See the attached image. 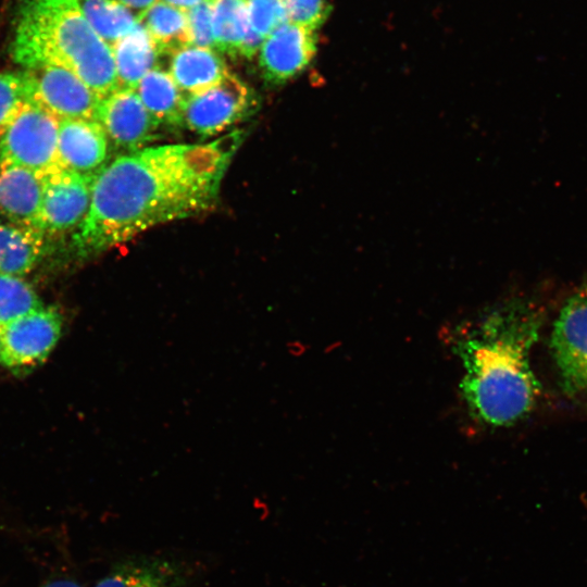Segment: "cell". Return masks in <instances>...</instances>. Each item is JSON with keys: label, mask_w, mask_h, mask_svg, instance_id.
<instances>
[{"label": "cell", "mask_w": 587, "mask_h": 587, "mask_svg": "<svg viewBox=\"0 0 587 587\" xmlns=\"http://www.w3.org/2000/svg\"><path fill=\"white\" fill-rule=\"evenodd\" d=\"M27 101L29 99L24 71L0 72V134Z\"/></svg>", "instance_id": "cell-23"}, {"label": "cell", "mask_w": 587, "mask_h": 587, "mask_svg": "<svg viewBox=\"0 0 587 587\" xmlns=\"http://www.w3.org/2000/svg\"><path fill=\"white\" fill-rule=\"evenodd\" d=\"M10 48L26 70L64 68L101 97L118 88L111 46L92 29L79 0H18Z\"/></svg>", "instance_id": "cell-3"}, {"label": "cell", "mask_w": 587, "mask_h": 587, "mask_svg": "<svg viewBox=\"0 0 587 587\" xmlns=\"http://www.w3.org/2000/svg\"><path fill=\"white\" fill-rule=\"evenodd\" d=\"M203 571L183 555L133 554L113 563L95 587H196Z\"/></svg>", "instance_id": "cell-9"}, {"label": "cell", "mask_w": 587, "mask_h": 587, "mask_svg": "<svg viewBox=\"0 0 587 587\" xmlns=\"http://www.w3.org/2000/svg\"><path fill=\"white\" fill-rule=\"evenodd\" d=\"M541 320L532 303L511 299L479 310L448 333L461 369V403L473 424L510 426L533 409L538 383L529 361Z\"/></svg>", "instance_id": "cell-2"}, {"label": "cell", "mask_w": 587, "mask_h": 587, "mask_svg": "<svg viewBox=\"0 0 587 587\" xmlns=\"http://www.w3.org/2000/svg\"><path fill=\"white\" fill-rule=\"evenodd\" d=\"M317 50L315 30L285 23L268 35L259 50V67L263 78L280 85L302 73Z\"/></svg>", "instance_id": "cell-12"}, {"label": "cell", "mask_w": 587, "mask_h": 587, "mask_svg": "<svg viewBox=\"0 0 587 587\" xmlns=\"http://www.w3.org/2000/svg\"><path fill=\"white\" fill-rule=\"evenodd\" d=\"M59 118L27 101L0 134V164L28 168L43 176L64 170L58 153Z\"/></svg>", "instance_id": "cell-4"}, {"label": "cell", "mask_w": 587, "mask_h": 587, "mask_svg": "<svg viewBox=\"0 0 587 587\" xmlns=\"http://www.w3.org/2000/svg\"><path fill=\"white\" fill-rule=\"evenodd\" d=\"M190 45L215 49L212 0H203L186 11Z\"/></svg>", "instance_id": "cell-25"}, {"label": "cell", "mask_w": 587, "mask_h": 587, "mask_svg": "<svg viewBox=\"0 0 587 587\" xmlns=\"http://www.w3.org/2000/svg\"><path fill=\"white\" fill-rule=\"evenodd\" d=\"M228 72L218 51L191 45L172 54L168 71L185 96L199 93L217 85Z\"/></svg>", "instance_id": "cell-15"}, {"label": "cell", "mask_w": 587, "mask_h": 587, "mask_svg": "<svg viewBox=\"0 0 587 587\" xmlns=\"http://www.w3.org/2000/svg\"><path fill=\"white\" fill-rule=\"evenodd\" d=\"M28 99L59 120H96L102 99L73 73L55 66L24 70Z\"/></svg>", "instance_id": "cell-8"}, {"label": "cell", "mask_w": 587, "mask_h": 587, "mask_svg": "<svg viewBox=\"0 0 587 587\" xmlns=\"http://www.w3.org/2000/svg\"><path fill=\"white\" fill-rule=\"evenodd\" d=\"M110 140L96 120H59L58 153L64 170L95 175L105 164Z\"/></svg>", "instance_id": "cell-13"}, {"label": "cell", "mask_w": 587, "mask_h": 587, "mask_svg": "<svg viewBox=\"0 0 587 587\" xmlns=\"http://www.w3.org/2000/svg\"><path fill=\"white\" fill-rule=\"evenodd\" d=\"M183 11H187L193 5L202 2L203 0H163Z\"/></svg>", "instance_id": "cell-29"}, {"label": "cell", "mask_w": 587, "mask_h": 587, "mask_svg": "<svg viewBox=\"0 0 587 587\" xmlns=\"http://www.w3.org/2000/svg\"><path fill=\"white\" fill-rule=\"evenodd\" d=\"M128 9H130L135 14L140 16L148 8H150L158 0H120Z\"/></svg>", "instance_id": "cell-27"}, {"label": "cell", "mask_w": 587, "mask_h": 587, "mask_svg": "<svg viewBox=\"0 0 587 587\" xmlns=\"http://www.w3.org/2000/svg\"><path fill=\"white\" fill-rule=\"evenodd\" d=\"M43 305L24 277L0 273V327Z\"/></svg>", "instance_id": "cell-22"}, {"label": "cell", "mask_w": 587, "mask_h": 587, "mask_svg": "<svg viewBox=\"0 0 587 587\" xmlns=\"http://www.w3.org/2000/svg\"><path fill=\"white\" fill-rule=\"evenodd\" d=\"M39 587H83L78 582L67 578L59 577L54 579H49L41 584Z\"/></svg>", "instance_id": "cell-28"}, {"label": "cell", "mask_w": 587, "mask_h": 587, "mask_svg": "<svg viewBox=\"0 0 587 587\" xmlns=\"http://www.w3.org/2000/svg\"><path fill=\"white\" fill-rule=\"evenodd\" d=\"M97 121L120 149L137 151L157 138L161 125L146 109L135 89L122 88L102 97Z\"/></svg>", "instance_id": "cell-11"}, {"label": "cell", "mask_w": 587, "mask_h": 587, "mask_svg": "<svg viewBox=\"0 0 587 587\" xmlns=\"http://www.w3.org/2000/svg\"><path fill=\"white\" fill-rule=\"evenodd\" d=\"M43 186V175L0 164V216L9 223L40 229Z\"/></svg>", "instance_id": "cell-14"}, {"label": "cell", "mask_w": 587, "mask_h": 587, "mask_svg": "<svg viewBox=\"0 0 587 587\" xmlns=\"http://www.w3.org/2000/svg\"><path fill=\"white\" fill-rule=\"evenodd\" d=\"M257 108L253 90L228 72L217 85L185 96L183 125L202 136L217 135L250 116Z\"/></svg>", "instance_id": "cell-5"}, {"label": "cell", "mask_w": 587, "mask_h": 587, "mask_svg": "<svg viewBox=\"0 0 587 587\" xmlns=\"http://www.w3.org/2000/svg\"><path fill=\"white\" fill-rule=\"evenodd\" d=\"M136 91L152 116L168 126L183 125L185 95L168 72L155 67L139 82Z\"/></svg>", "instance_id": "cell-18"}, {"label": "cell", "mask_w": 587, "mask_h": 587, "mask_svg": "<svg viewBox=\"0 0 587 587\" xmlns=\"http://www.w3.org/2000/svg\"><path fill=\"white\" fill-rule=\"evenodd\" d=\"M62 325L60 312L43 305L0 327V364L15 374L35 369L57 346Z\"/></svg>", "instance_id": "cell-6"}, {"label": "cell", "mask_w": 587, "mask_h": 587, "mask_svg": "<svg viewBox=\"0 0 587 587\" xmlns=\"http://www.w3.org/2000/svg\"><path fill=\"white\" fill-rule=\"evenodd\" d=\"M95 175L60 170L45 176L42 232L49 236L78 228L89 209Z\"/></svg>", "instance_id": "cell-10"}, {"label": "cell", "mask_w": 587, "mask_h": 587, "mask_svg": "<svg viewBox=\"0 0 587 587\" xmlns=\"http://www.w3.org/2000/svg\"><path fill=\"white\" fill-rule=\"evenodd\" d=\"M118 87L135 89L161 55L146 28L138 24L111 45Z\"/></svg>", "instance_id": "cell-17"}, {"label": "cell", "mask_w": 587, "mask_h": 587, "mask_svg": "<svg viewBox=\"0 0 587 587\" xmlns=\"http://www.w3.org/2000/svg\"><path fill=\"white\" fill-rule=\"evenodd\" d=\"M288 22L317 30L326 21L329 11V0H285Z\"/></svg>", "instance_id": "cell-26"}, {"label": "cell", "mask_w": 587, "mask_h": 587, "mask_svg": "<svg viewBox=\"0 0 587 587\" xmlns=\"http://www.w3.org/2000/svg\"><path fill=\"white\" fill-rule=\"evenodd\" d=\"M241 141L236 130L207 143L145 147L105 163L72 238L76 257H98L151 227L211 210Z\"/></svg>", "instance_id": "cell-1"}, {"label": "cell", "mask_w": 587, "mask_h": 587, "mask_svg": "<svg viewBox=\"0 0 587 587\" xmlns=\"http://www.w3.org/2000/svg\"><path fill=\"white\" fill-rule=\"evenodd\" d=\"M47 234L39 228L0 222V273L24 277L47 255Z\"/></svg>", "instance_id": "cell-16"}, {"label": "cell", "mask_w": 587, "mask_h": 587, "mask_svg": "<svg viewBox=\"0 0 587 587\" xmlns=\"http://www.w3.org/2000/svg\"><path fill=\"white\" fill-rule=\"evenodd\" d=\"M249 23L262 38H266L288 22L285 0H246Z\"/></svg>", "instance_id": "cell-24"}, {"label": "cell", "mask_w": 587, "mask_h": 587, "mask_svg": "<svg viewBox=\"0 0 587 587\" xmlns=\"http://www.w3.org/2000/svg\"><path fill=\"white\" fill-rule=\"evenodd\" d=\"M215 49L235 59L250 28L246 0H212Z\"/></svg>", "instance_id": "cell-20"}, {"label": "cell", "mask_w": 587, "mask_h": 587, "mask_svg": "<svg viewBox=\"0 0 587 587\" xmlns=\"http://www.w3.org/2000/svg\"><path fill=\"white\" fill-rule=\"evenodd\" d=\"M79 3L92 29L110 46L138 24L137 15L120 0H79Z\"/></svg>", "instance_id": "cell-21"}, {"label": "cell", "mask_w": 587, "mask_h": 587, "mask_svg": "<svg viewBox=\"0 0 587 587\" xmlns=\"http://www.w3.org/2000/svg\"><path fill=\"white\" fill-rule=\"evenodd\" d=\"M551 350L565 390L587 396V284L564 302L554 322Z\"/></svg>", "instance_id": "cell-7"}, {"label": "cell", "mask_w": 587, "mask_h": 587, "mask_svg": "<svg viewBox=\"0 0 587 587\" xmlns=\"http://www.w3.org/2000/svg\"><path fill=\"white\" fill-rule=\"evenodd\" d=\"M137 20L152 38L160 54L172 55L190 46L186 11L158 0Z\"/></svg>", "instance_id": "cell-19"}]
</instances>
